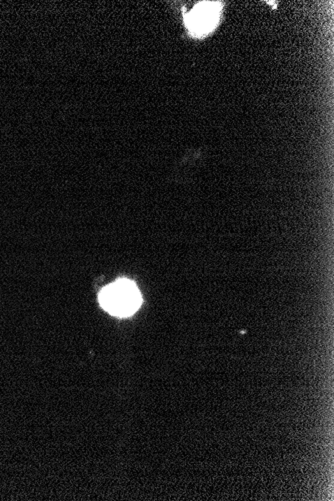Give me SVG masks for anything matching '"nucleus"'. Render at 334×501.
Wrapping results in <instances>:
<instances>
[{
  "label": "nucleus",
  "instance_id": "obj_2",
  "mask_svg": "<svg viewBox=\"0 0 334 501\" xmlns=\"http://www.w3.org/2000/svg\"><path fill=\"white\" fill-rule=\"evenodd\" d=\"M219 2H201L187 15V27L194 36H203L217 27L220 15Z\"/></svg>",
  "mask_w": 334,
  "mask_h": 501
},
{
  "label": "nucleus",
  "instance_id": "obj_1",
  "mask_svg": "<svg viewBox=\"0 0 334 501\" xmlns=\"http://www.w3.org/2000/svg\"><path fill=\"white\" fill-rule=\"evenodd\" d=\"M99 303L106 312L118 317H131L143 303L140 292L134 282L118 279L99 293Z\"/></svg>",
  "mask_w": 334,
  "mask_h": 501
}]
</instances>
